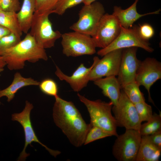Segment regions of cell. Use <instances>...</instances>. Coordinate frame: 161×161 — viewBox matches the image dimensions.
I'll return each mask as SVG.
<instances>
[{"label": "cell", "instance_id": "obj_1", "mask_svg": "<svg viewBox=\"0 0 161 161\" xmlns=\"http://www.w3.org/2000/svg\"><path fill=\"white\" fill-rule=\"evenodd\" d=\"M55 98L53 109L55 123L73 145L77 147L81 146L92 126L85 122L72 102L65 100L58 95Z\"/></svg>", "mask_w": 161, "mask_h": 161}, {"label": "cell", "instance_id": "obj_2", "mask_svg": "<svg viewBox=\"0 0 161 161\" xmlns=\"http://www.w3.org/2000/svg\"><path fill=\"white\" fill-rule=\"evenodd\" d=\"M0 55L11 70L23 69L26 61L34 63L40 59H48L45 49L37 43L29 33L17 44L4 51Z\"/></svg>", "mask_w": 161, "mask_h": 161}, {"label": "cell", "instance_id": "obj_3", "mask_svg": "<svg viewBox=\"0 0 161 161\" xmlns=\"http://www.w3.org/2000/svg\"><path fill=\"white\" fill-rule=\"evenodd\" d=\"M80 100L86 106L90 118L92 126L97 127L117 137L118 126L117 121L112 113V103L100 100H90L78 93Z\"/></svg>", "mask_w": 161, "mask_h": 161}, {"label": "cell", "instance_id": "obj_4", "mask_svg": "<svg viewBox=\"0 0 161 161\" xmlns=\"http://www.w3.org/2000/svg\"><path fill=\"white\" fill-rule=\"evenodd\" d=\"M52 13V11L35 12L31 22L29 33L37 43L45 49L53 47L62 34L59 31H54L52 29L49 18Z\"/></svg>", "mask_w": 161, "mask_h": 161}, {"label": "cell", "instance_id": "obj_5", "mask_svg": "<svg viewBox=\"0 0 161 161\" xmlns=\"http://www.w3.org/2000/svg\"><path fill=\"white\" fill-rule=\"evenodd\" d=\"M142 136L139 131L126 129L117 137L112 148V153L118 161H135L141 143Z\"/></svg>", "mask_w": 161, "mask_h": 161}, {"label": "cell", "instance_id": "obj_6", "mask_svg": "<svg viewBox=\"0 0 161 161\" xmlns=\"http://www.w3.org/2000/svg\"><path fill=\"white\" fill-rule=\"evenodd\" d=\"M61 37L63 53L67 57L92 55L96 52V47L89 35L74 31L62 34Z\"/></svg>", "mask_w": 161, "mask_h": 161}, {"label": "cell", "instance_id": "obj_7", "mask_svg": "<svg viewBox=\"0 0 161 161\" xmlns=\"http://www.w3.org/2000/svg\"><path fill=\"white\" fill-rule=\"evenodd\" d=\"M105 12L103 5L99 2L95 1L90 4L84 5L79 12L78 20L70 28L74 31L92 37Z\"/></svg>", "mask_w": 161, "mask_h": 161}, {"label": "cell", "instance_id": "obj_8", "mask_svg": "<svg viewBox=\"0 0 161 161\" xmlns=\"http://www.w3.org/2000/svg\"><path fill=\"white\" fill-rule=\"evenodd\" d=\"M150 45L148 41L140 36L137 26L135 25L129 28L121 26L120 32L115 40L107 47L98 51L97 53L98 55L103 57L115 50L134 47H140L148 52H152L154 49Z\"/></svg>", "mask_w": 161, "mask_h": 161}, {"label": "cell", "instance_id": "obj_9", "mask_svg": "<svg viewBox=\"0 0 161 161\" xmlns=\"http://www.w3.org/2000/svg\"><path fill=\"white\" fill-rule=\"evenodd\" d=\"M112 111L118 126L139 130L142 122L135 105L122 90L117 103L112 107Z\"/></svg>", "mask_w": 161, "mask_h": 161}, {"label": "cell", "instance_id": "obj_10", "mask_svg": "<svg viewBox=\"0 0 161 161\" xmlns=\"http://www.w3.org/2000/svg\"><path fill=\"white\" fill-rule=\"evenodd\" d=\"M33 107L32 104L26 100L24 108L22 111L20 113H14L12 115V120L19 123L22 126L24 133V146L18 158V161H25L30 155L29 154L26 153L25 150L29 145H32L31 143L33 142H37L41 144L45 147L51 155L55 157L61 153L58 151L53 150L48 148L41 143L37 138L33 129L30 117V112Z\"/></svg>", "mask_w": 161, "mask_h": 161}, {"label": "cell", "instance_id": "obj_11", "mask_svg": "<svg viewBox=\"0 0 161 161\" xmlns=\"http://www.w3.org/2000/svg\"><path fill=\"white\" fill-rule=\"evenodd\" d=\"M121 26L113 14L105 13L101 19L94 35L92 37L96 47L105 48L117 38Z\"/></svg>", "mask_w": 161, "mask_h": 161}, {"label": "cell", "instance_id": "obj_12", "mask_svg": "<svg viewBox=\"0 0 161 161\" xmlns=\"http://www.w3.org/2000/svg\"><path fill=\"white\" fill-rule=\"evenodd\" d=\"M161 78V63L154 58L148 57L140 61L137 70L135 81L144 86L148 93L149 101L154 104L150 93L153 84Z\"/></svg>", "mask_w": 161, "mask_h": 161}, {"label": "cell", "instance_id": "obj_13", "mask_svg": "<svg viewBox=\"0 0 161 161\" xmlns=\"http://www.w3.org/2000/svg\"><path fill=\"white\" fill-rule=\"evenodd\" d=\"M123 49L112 51L101 59L99 58L90 72L89 81H94L104 77L117 76Z\"/></svg>", "mask_w": 161, "mask_h": 161}, {"label": "cell", "instance_id": "obj_14", "mask_svg": "<svg viewBox=\"0 0 161 161\" xmlns=\"http://www.w3.org/2000/svg\"><path fill=\"white\" fill-rule=\"evenodd\" d=\"M138 47L123 49L117 78L121 89L126 85L135 81L136 72L141 61L137 57Z\"/></svg>", "mask_w": 161, "mask_h": 161}, {"label": "cell", "instance_id": "obj_15", "mask_svg": "<svg viewBox=\"0 0 161 161\" xmlns=\"http://www.w3.org/2000/svg\"><path fill=\"white\" fill-rule=\"evenodd\" d=\"M99 58L95 56L91 66L87 68L83 64H81L76 69L70 76L64 74L57 66L55 74L61 80H64L68 83L75 92H78L85 87L89 81V77L90 72L97 62Z\"/></svg>", "mask_w": 161, "mask_h": 161}, {"label": "cell", "instance_id": "obj_16", "mask_svg": "<svg viewBox=\"0 0 161 161\" xmlns=\"http://www.w3.org/2000/svg\"><path fill=\"white\" fill-rule=\"evenodd\" d=\"M139 0H135L133 3L128 8L123 9L120 7L114 6L112 14L117 19L121 26L126 28L133 26L134 23L140 18L148 15L157 14L161 9L144 14H140L137 12V5Z\"/></svg>", "mask_w": 161, "mask_h": 161}, {"label": "cell", "instance_id": "obj_17", "mask_svg": "<svg viewBox=\"0 0 161 161\" xmlns=\"http://www.w3.org/2000/svg\"><path fill=\"white\" fill-rule=\"evenodd\" d=\"M116 76L111 75L94 80V84L100 89L105 96L113 104H116L120 96L121 88Z\"/></svg>", "mask_w": 161, "mask_h": 161}, {"label": "cell", "instance_id": "obj_18", "mask_svg": "<svg viewBox=\"0 0 161 161\" xmlns=\"http://www.w3.org/2000/svg\"><path fill=\"white\" fill-rule=\"evenodd\" d=\"M161 154V149L152 143L148 135L142 136L135 161H158Z\"/></svg>", "mask_w": 161, "mask_h": 161}, {"label": "cell", "instance_id": "obj_19", "mask_svg": "<svg viewBox=\"0 0 161 161\" xmlns=\"http://www.w3.org/2000/svg\"><path fill=\"white\" fill-rule=\"evenodd\" d=\"M39 83L40 82L31 78H24L19 72H17L14 74L11 84L5 89L0 90V98L6 96L7 101L9 102L13 99L15 94L20 89L29 86H38Z\"/></svg>", "mask_w": 161, "mask_h": 161}, {"label": "cell", "instance_id": "obj_20", "mask_svg": "<svg viewBox=\"0 0 161 161\" xmlns=\"http://www.w3.org/2000/svg\"><path fill=\"white\" fill-rule=\"evenodd\" d=\"M35 10V0H23L22 6L17 13L21 30L24 33H27L30 29Z\"/></svg>", "mask_w": 161, "mask_h": 161}, {"label": "cell", "instance_id": "obj_21", "mask_svg": "<svg viewBox=\"0 0 161 161\" xmlns=\"http://www.w3.org/2000/svg\"><path fill=\"white\" fill-rule=\"evenodd\" d=\"M0 25L7 29L21 38L22 32L16 12L5 11L0 9Z\"/></svg>", "mask_w": 161, "mask_h": 161}, {"label": "cell", "instance_id": "obj_22", "mask_svg": "<svg viewBox=\"0 0 161 161\" xmlns=\"http://www.w3.org/2000/svg\"><path fill=\"white\" fill-rule=\"evenodd\" d=\"M161 130V115L154 113L149 120L141 124L139 131L142 136L149 135Z\"/></svg>", "mask_w": 161, "mask_h": 161}, {"label": "cell", "instance_id": "obj_23", "mask_svg": "<svg viewBox=\"0 0 161 161\" xmlns=\"http://www.w3.org/2000/svg\"><path fill=\"white\" fill-rule=\"evenodd\" d=\"M135 81L125 85L122 89L130 100L134 104L145 101L144 94Z\"/></svg>", "mask_w": 161, "mask_h": 161}, {"label": "cell", "instance_id": "obj_24", "mask_svg": "<svg viewBox=\"0 0 161 161\" xmlns=\"http://www.w3.org/2000/svg\"><path fill=\"white\" fill-rule=\"evenodd\" d=\"M112 136L100 128L92 126L86 135L84 144L85 145L96 140Z\"/></svg>", "mask_w": 161, "mask_h": 161}, {"label": "cell", "instance_id": "obj_25", "mask_svg": "<svg viewBox=\"0 0 161 161\" xmlns=\"http://www.w3.org/2000/svg\"><path fill=\"white\" fill-rule=\"evenodd\" d=\"M41 91L44 94L55 97L58 96L57 83L52 79L46 78L43 80L38 85Z\"/></svg>", "mask_w": 161, "mask_h": 161}, {"label": "cell", "instance_id": "obj_26", "mask_svg": "<svg viewBox=\"0 0 161 161\" xmlns=\"http://www.w3.org/2000/svg\"><path fill=\"white\" fill-rule=\"evenodd\" d=\"M141 121H147L152 117L153 114L151 106L145 101L134 104Z\"/></svg>", "mask_w": 161, "mask_h": 161}, {"label": "cell", "instance_id": "obj_27", "mask_svg": "<svg viewBox=\"0 0 161 161\" xmlns=\"http://www.w3.org/2000/svg\"><path fill=\"white\" fill-rule=\"evenodd\" d=\"M84 0H59L52 13L59 15H63L66 10L83 3Z\"/></svg>", "mask_w": 161, "mask_h": 161}, {"label": "cell", "instance_id": "obj_28", "mask_svg": "<svg viewBox=\"0 0 161 161\" xmlns=\"http://www.w3.org/2000/svg\"><path fill=\"white\" fill-rule=\"evenodd\" d=\"M21 40L20 38L12 32L4 36L0 39V54L5 50L14 46Z\"/></svg>", "mask_w": 161, "mask_h": 161}, {"label": "cell", "instance_id": "obj_29", "mask_svg": "<svg viewBox=\"0 0 161 161\" xmlns=\"http://www.w3.org/2000/svg\"><path fill=\"white\" fill-rule=\"evenodd\" d=\"M59 0H35V12H44L52 11Z\"/></svg>", "mask_w": 161, "mask_h": 161}, {"label": "cell", "instance_id": "obj_30", "mask_svg": "<svg viewBox=\"0 0 161 161\" xmlns=\"http://www.w3.org/2000/svg\"><path fill=\"white\" fill-rule=\"evenodd\" d=\"M21 8L19 0H0V9L3 11L16 12Z\"/></svg>", "mask_w": 161, "mask_h": 161}, {"label": "cell", "instance_id": "obj_31", "mask_svg": "<svg viewBox=\"0 0 161 161\" xmlns=\"http://www.w3.org/2000/svg\"><path fill=\"white\" fill-rule=\"evenodd\" d=\"M138 31L140 36L143 39L148 41L154 34L153 28L148 23L140 25L138 27Z\"/></svg>", "mask_w": 161, "mask_h": 161}, {"label": "cell", "instance_id": "obj_32", "mask_svg": "<svg viewBox=\"0 0 161 161\" xmlns=\"http://www.w3.org/2000/svg\"><path fill=\"white\" fill-rule=\"evenodd\" d=\"M148 136L152 143L161 149V130Z\"/></svg>", "mask_w": 161, "mask_h": 161}, {"label": "cell", "instance_id": "obj_33", "mask_svg": "<svg viewBox=\"0 0 161 161\" xmlns=\"http://www.w3.org/2000/svg\"><path fill=\"white\" fill-rule=\"evenodd\" d=\"M11 32L8 29L0 25V39L4 36Z\"/></svg>", "mask_w": 161, "mask_h": 161}, {"label": "cell", "instance_id": "obj_34", "mask_svg": "<svg viewBox=\"0 0 161 161\" xmlns=\"http://www.w3.org/2000/svg\"><path fill=\"white\" fill-rule=\"evenodd\" d=\"M6 65V62L2 56L0 55V68H3Z\"/></svg>", "mask_w": 161, "mask_h": 161}, {"label": "cell", "instance_id": "obj_35", "mask_svg": "<svg viewBox=\"0 0 161 161\" xmlns=\"http://www.w3.org/2000/svg\"><path fill=\"white\" fill-rule=\"evenodd\" d=\"M96 0H84L83 3L84 5H88L90 4L93 2H95Z\"/></svg>", "mask_w": 161, "mask_h": 161}, {"label": "cell", "instance_id": "obj_36", "mask_svg": "<svg viewBox=\"0 0 161 161\" xmlns=\"http://www.w3.org/2000/svg\"><path fill=\"white\" fill-rule=\"evenodd\" d=\"M4 70V69L3 68H0V73L3 71Z\"/></svg>", "mask_w": 161, "mask_h": 161}, {"label": "cell", "instance_id": "obj_37", "mask_svg": "<svg viewBox=\"0 0 161 161\" xmlns=\"http://www.w3.org/2000/svg\"></svg>", "mask_w": 161, "mask_h": 161}]
</instances>
